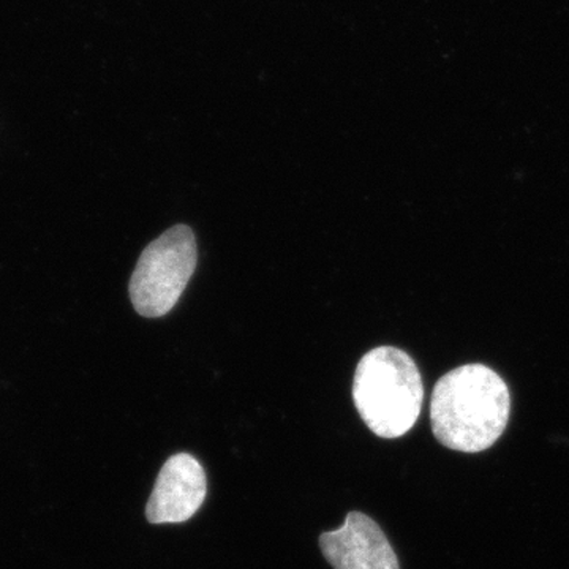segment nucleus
Here are the masks:
<instances>
[{
	"mask_svg": "<svg viewBox=\"0 0 569 569\" xmlns=\"http://www.w3.org/2000/svg\"><path fill=\"white\" fill-rule=\"evenodd\" d=\"M511 397L490 367L467 365L441 377L430 400L433 436L459 452L486 451L507 429Z\"/></svg>",
	"mask_w": 569,
	"mask_h": 569,
	"instance_id": "nucleus-1",
	"label": "nucleus"
},
{
	"mask_svg": "<svg viewBox=\"0 0 569 569\" xmlns=\"http://www.w3.org/2000/svg\"><path fill=\"white\" fill-rule=\"evenodd\" d=\"M353 400L359 417L376 436H406L417 425L425 400L417 362L395 347L369 351L356 369Z\"/></svg>",
	"mask_w": 569,
	"mask_h": 569,
	"instance_id": "nucleus-2",
	"label": "nucleus"
},
{
	"mask_svg": "<svg viewBox=\"0 0 569 569\" xmlns=\"http://www.w3.org/2000/svg\"><path fill=\"white\" fill-rule=\"evenodd\" d=\"M193 231L176 224L146 247L130 280L134 310L146 318L167 316L186 290L197 268Z\"/></svg>",
	"mask_w": 569,
	"mask_h": 569,
	"instance_id": "nucleus-3",
	"label": "nucleus"
},
{
	"mask_svg": "<svg viewBox=\"0 0 569 569\" xmlns=\"http://www.w3.org/2000/svg\"><path fill=\"white\" fill-rule=\"evenodd\" d=\"M320 548L336 569H400L383 530L362 512H350L340 529L321 535Z\"/></svg>",
	"mask_w": 569,
	"mask_h": 569,
	"instance_id": "nucleus-4",
	"label": "nucleus"
},
{
	"mask_svg": "<svg viewBox=\"0 0 569 569\" xmlns=\"http://www.w3.org/2000/svg\"><path fill=\"white\" fill-rule=\"evenodd\" d=\"M206 498V473L193 456L176 455L164 462L146 507L151 523H179L193 518Z\"/></svg>",
	"mask_w": 569,
	"mask_h": 569,
	"instance_id": "nucleus-5",
	"label": "nucleus"
}]
</instances>
